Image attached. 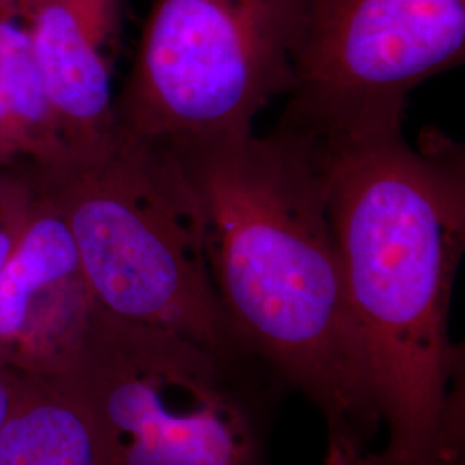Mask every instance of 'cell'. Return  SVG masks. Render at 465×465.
Listing matches in <instances>:
<instances>
[{
  "instance_id": "cell-1",
  "label": "cell",
  "mask_w": 465,
  "mask_h": 465,
  "mask_svg": "<svg viewBox=\"0 0 465 465\" xmlns=\"http://www.w3.org/2000/svg\"><path fill=\"white\" fill-rule=\"evenodd\" d=\"M171 152L199 200L211 278L240 345L316 407L326 465H362L381 414L332 240L321 142L280 123L267 136Z\"/></svg>"
},
{
  "instance_id": "cell-2",
  "label": "cell",
  "mask_w": 465,
  "mask_h": 465,
  "mask_svg": "<svg viewBox=\"0 0 465 465\" xmlns=\"http://www.w3.org/2000/svg\"><path fill=\"white\" fill-rule=\"evenodd\" d=\"M317 140L332 240L386 431L362 465H460L462 355L449 316L464 252V150L436 132L414 147L401 124Z\"/></svg>"
},
{
  "instance_id": "cell-3",
  "label": "cell",
  "mask_w": 465,
  "mask_h": 465,
  "mask_svg": "<svg viewBox=\"0 0 465 465\" xmlns=\"http://www.w3.org/2000/svg\"><path fill=\"white\" fill-rule=\"evenodd\" d=\"M16 173L64 221L102 309L252 359L217 297L199 200L171 150L114 132L97 147L26 159Z\"/></svg>"
},
{
  "instance_id": "cell-4",
  "label": "cell",
  "mask_w": 465,
  "mask_h": 465,
  "mask_svg": "<svg viewBox=\"0 0 465 465\" xmlns=\"http://www.w3.org/2000/svg\"><path fill=\"white\" fill-rule=\"evenodd\" d=\"M243 364L95 302L52 380L84 414L97 465H266Z\"/></svg>"
},
{
  "instance_id": "cell-5",
  "label": "cell",
  "mask_w": 465,
  "mask_h": 465,
  "mask_svg": "<svg viewBox=\"0 0 465 465\" xmlns=\"http://www.w3.org/2000/svg\"><path fill=\"white\" fill-rule=\"evenodd\" d=\"M305 0H152L114 132L180 149L252 134L295 84Z\"/></svg>"
},
{
  "instance_id": "cell-6",
  "label": "cell",
  "mask_w": 465,
  "mask_h": 465,
  "mask_svg": "<svg viewBox=\"0 0 465 465\" xmlns=\"http://www.w3.org/2000/svg\"><path fill=\"white\" fill-rule=\"evenodd\" d=\"M464 54L465 0H305L282 123L319 136L403 124L409 94Z\"/></svg>"
},
{
  "instance_id": "cell-7",
  "label": "cell",
  "mask_w": 465,
  "mask_h": 465,
  "mask_svg": "<svg viewBox=\"0 0 465 465\" xmlns=\"http://www.w3.org/2000/svg\"><path fill=\"white\" fill-rule=\"evenodd\" d=\"M94 305L64 221L32 193L25 228L0 269V364L30 378H55Z\"/></svg>"
},
{
  "instance_id": "cell-8",
  "label": "cell",
  "mask_w": 465,
  "mask_h": 465,
  "mask_svg": "<svg viewBox=\"0 0 465 465\" xmlns=\"http://www.w3.org/2000/svg\"><path fill=\"white\" fill-rule=\"evenodd\" d=\"M50 107L71 149L97 147L114 134L107 64L78 0H32L21 13Z\"/></svg>"
},
{
  "instance_id": "cell-9",
  "label": "cell",
  "mask_w": 465,
  "mask_h": 465,
  "mask_svg": "<svg viewBox=\"0 0 465 465\" xmlns=\"http://www.w3.org/2000/svg\"><path fill=\"white\" fill-rule=\"evenodd\" d=\"M0 465H97L84 414L54 380L26 376L0 431Z\"/></svg>"
},
{
  "instance_id": "cell-10",
  "label": "cell",
  "mask_w": 465,
  "mask_h": 465,
  "mask_svg": "<svg viewBox=\"0 0 465 465\" xmlns=\"http://www.w3.org/2000/svg\"><path fill=\"white\" fill-rule=\"evenodd\" d=\"M17 17L0 16V86L23 134L28 161H47L64 149L32 42Z\"/></svg>"
},
{
  "instance_id": "cell-11",
  "label": "cell",
  "mask_w": 465,
  "mask_h": 465,
  "mask_svg": "<svg viewBox=\"0 0 465 465\" xmlns=\"http://www.w3.org/2000/svg\"><path fill=\"white\" fill-rule=\"evenodd\" d=\"M16 173V171H15ZM32 193L16 174H0V269L25 228Z\"/></svg>"
},
{
  "instance_id": "cell-12",
  "label": "cell",
  "mask_w": 465,
  "mask_h": 465,
  "mask_svg": "<svg viewBox=\"0 0 465 465\" xmlns=\"http://www.w3.org/2000/svg\"><path fill=\"white\" fill-rule=\"evenodd\" d=\"M25 381L26 376L0 364V431L16 407Z\"/></svg>"
},
{
  "instance_id": "cell-13",
  "label": "cell",
  "mask_w": 465,
  "mask_h": 465,
  "mask_svg": "<svg viewBox=\"0 0 465 465\" xmlns=\"http://www.w3.org/2000/svg\"><path fill=\"white\" fill-rule=\"evenodd\" d=\"M80 5L94 34L104 40L113 25L114 0H80Z\"/></svg>"
},
{
  "instance_id": "cell-14",
  "label": "cell",
  "mask_w": 465,
  "mask_h": 465,
  "mask_svg": "<svg viewBox=\"0 0 465 465\" xmlns=\"http://www.w3.org/2000/svg\"><path fill=\"white\" fill-rule=\"evenodd\" d=\"M32 0H0V16L19 17Z\"/></svg>"
},
{
  "instance_id": "cell-15",
  "label": "cell",
  "mask_w": 465,
  "mask_h": 465,
  "mask_svg": "<svg viewBox=\"0 0 465 465\" xmlns=\"http://www.w3.org/2000/svg\"><path fill=\"white\" fill-rule=\"evenodd\" d=\"M13 161H15V159H11L5 152H2V150H0V173H2V169H4V167L9 166Z\"/></svg>"
}]
</instances>
